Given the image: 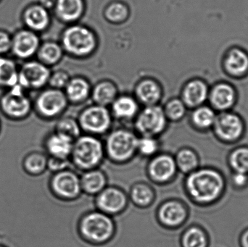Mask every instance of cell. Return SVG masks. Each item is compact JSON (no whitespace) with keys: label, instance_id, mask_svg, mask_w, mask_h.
I'll list each match as a JSON object with an SVG mask.
<instances>
[{"label":"cell","instance_id":"1","mask_svg":"<svg viewBox=\"0 0 248 247\" xmlns=\"http://www.w3.org/2000/svg\"><path fill=\"white\" fill-rule=\"evenodd\" d=\"M224 182L219 173L210 169L195 170L185 181L186 196L196 204H208L218 199Z\"/></svg>","mask_w":248,"mask_h":247},{"label":"cell","instance_id":"2","mask_svg":"<svg viewBox=\"0 0 248 247\" xmlns=\"http://www.w3.org/2000/svg\"><path fill=\"white\" fill-rule=\"evenodd\" d=\"M81 239L93 246H103L111 242L116 233V225L112 216L99 210L86 213L77 225Z\"/></svg>","mask_w":248,"mask_h":247},{"label":"cell","instance_id":"3","mask_svg":"<svg viewBox=\"0 0 248 247\" xmlns=\"http://www.w3.org/2000/svg\"><path fill=\"white\" fill-rule=\"evenodd\" d=\"M105 158L103 144L94 136H83L74 141L70 161L77 170L84 172L98 168Z\"/></svg>","mask_w":248,"mask_h":247},{"label":"cell","instance_id":"4","mask_svg":"<svg viewBox=\"0 0 248 247\" xmlns=\"http://www.w3.org/2000/svg\"><path fill=\"white\" fill-rule=\"evenodd\" d=\"M138 139L128 131L112 132L104 145L106 157L110 162L118 165L128 163L137 154Z\"/></svg>","mask_w":248,"mask_h":247},{"label":"cell","instance_id":"5","mask_svg":"<svg viewBox=\"0 0 248 247\" xmlns=\"http://www.w3.org/2000/svg\"><path fill=\"white\" fill-rule=\"evenodd\" d=\"M62 41L65 51L77 57L88 56L97 46L93 32L82 26L68 28L63 33Z\"/></svg>","mask_w":248,"mask_h":247},{"label":"cell","instance_id":"6","mask_svg":"<svg viewBox=\"0 0 248 247\" xmlns=\"http://www.w3.org/2000/svg\"><path fill=\"white\" fill-rule=\"evenodd\" d=\"M49 187L53 195L61 201H76L83 194L79 175L69 168L55 173Z\"/></svg>","mask_w":248,"mask_h":247},{"label":"cell","instance_id":"7","mask_svg":"<svg viewBox=\"0 0 248 247\" xmlns=\"http://www.w3.org/2000/svg\"><path fill=\"white\" fill-rule=\"evenodd\" d=\"M188 216L187 206L177 199L165 200L156 210L157 221L168 230H176L182 227L187 220Z\"/></svg>","mask_w":248,"mask_h":247},{"label":"cell","instance_id":"8","mask_svg":"<svg viewBox=\"0 0 248 247\" xmlns=\"http://www.w3.org/2000/svg\"><path fill=\"white\" fill-rule=\"evenodd\" d=\"M147 175L157 185H166L176 177L178 168L174 157L170 154L158 153L150 158L147 165Z\"/></svg>","mask_w":248,"mask_h":247},{"label":"cell","instance_id":"9","mask_svg":"<svg viewBox=\"0 0 248 247\" xmlns=\"http://www.w3.org/2000/svg\"><path fill=\"white\" fill-rule=\"evenodd\" d=\"M94 199L96 210L108 216L122 214L128 207L129 199L128 194L120 187L107 186Z\"/></svg>","mask_w":248,"mask_h":247},{"label":"cell","instance_id":"10","mask_svg":"<svg viewBox=\"0 0 248 247\" xmlns=\"http://www.w3.org/2000/svg\"><path fill=\"white\" fill-rule=\"evenodd\" d=\"M166 116L161 107L147 106L137 117L136 128L141 136H155L166 129Z\"/></svg>","mask_w":248,"mask_h":247},{"label":"cell","instance_id":"11","mask_svg":"<svg viewBox=\"0 0 248 247\" xmlns=\"http://www.w3.org/2000/svg\"><path fill=\"white\" fill-rule=\"evenodd\" d=\"M23 90L20 84H16L1 99V108L10 117H23L30 111V100Z\"/></svg>","mask_w":248,"mask_h":247},{"label":"cell","instance_id":"12","mask_svg":"<svg viewBox=\"0 0 248 247\" xmlns=\"http://www.w3.org/2000/svg\"><path fill=\"white\" fill-rule=\"evenodd\" d=\"M111 117L108 110L103 106L97 105L84 110L80 117L81 127L90 133L100 134L108 130Z\"/></svg>","mask_w":248,"mask_h":247},{"label":"cell","instance_id":"13","mask_svg":"<svg viewBox=\"0 0 248 247\" xmlns=\"http://www.w3.org/2000/svg\"><path fill=\"white\" fill-rule=\"evenodd\" d=\"M49 78V70L39 62H26L18 71V84L23 88H41L47 83Z\"/></svg>","mask_w":248,"mask_h":247},{"label":"cell","instance_id":"14","mask_svg":"<svg viewBox=\"0 0 248 247\" xmlns=\"http://www.w3.org/2000/svg\"><path fill=\"white\" fill-rule=\"evenodd\" d=\"M36 105L43 116L54 117L65 110L67 105V97L60 89H49L39 95Z\"/></svg>","mask_w":248,"mask_h":247},{"label":"cell","instance_id":"15","mask_svg":"<svg viewBox=\"0 0 248 247\" xmlns=\"http://www.w3.org/2000/svg\"><path fill=\"white\" fill-rule=\"evenodd\" d=\"M39 48V37L31 30H20L12 39L11 49L18 58H30L37 52Z\"/></svg>","mask_w":248,"mask_h":247},{"label":"cell","instance_id":"16","mask_svg":"<svg viewBox=\"0 0 248 247\" xmlns=\"http://www.w3.org/2000/svg\"><path fill=\"white\" fill-rule=\"evenodd\" d=\"M80 180L82 192L94 197L107 187L108 181L106 173L99 168L84 171Z\"/></svg>","mask_w":248,"mask_h":247},{"label":"cell","instance_id":"17","mask_svg":"<svg viewBox=\"0 0 248 247\" xmlns=\"http://www.w3.org/2000/svg\"><path fill=\"white\" fill-rule=\"evenodd\" d=\"M216 131L221 139L232 142L240 137L243 131V125L237 116L223 115L217 120Z\"/></svg>","mask_w":248,"mask_h":247},{"label":"cell","instance_id":"18","mask_svg":"<svg viewBox=\"0 0 248 247\" xmlns=\"http://www.w3.org/2000/svg\"><path fill=\"white\" fill-rule=\"evenodd\" d=\"M128 199L136 207L146 209L153 205L156 198L155 191L147 183L137 182L133 184L128 192Z\"/></svg>","mask_w":248,"mask_h":247},{"label":"cell","instance_id":"19","mask_svg":"<svg viewBox=\"0 0 248 247\" xmlns=\"http://www.w3.org/2000/svg\"><path fill=\"white\" fill-rule=\"evenodd\" d=\"M74 142L71 138L57 132L46 140V150L52 158L70 160Z\"/></svg>","mask_w":248,"mask_h":247},{"label":"cell","instance_id":"20","mask_svg":"<svg viewBox=\"0 0 248 247\" xmlns=\"http://www.w3.org/2000/svg\"><path fill=\"white\" fill-rule=\"evenodd\" d=\"M25 23L32 30L41 31L49 26V16L46 8L41 5L32 6L25 12Z\"/></svg>","mask_w":248,"mask_h":247},{"label":"cell","instance_id":"21","mask_svg":"<svg viewBox=\"0 0 248 247\" xmlns=\"http://www.w3.org/2000/svg\"><path fill=\"white\" fill-rule=\"evenodd\" d=\"M82 0H58L56 13L60 18L65 22L78 20L83 13Z\"/></svg>","mask_w":248,"mask_h":247},{"label":"cell","instance_id":"22","mask_svg":"<svg viewBox=\"0 0 248 247\" xmlns=\"http://www.w3.org/2000/svg\"><path fill=\"white\" fill-rule=\"evenodd\" d=\"M137 94L140 101L144 104L147 106L155 105L161 97V89L155 81L144 80L137 86Z\"/></svg>","mask_w":248,"mask_h":247},{"label":"cell","instance_id":"23","mask_svg":"<svg viewBox=\"0 0 248 247\" xmlns=\"http://www.w3.org/2000/svg\"><path fill=\"white\" fill-rule=\"evenodd\" d=\"M206 86L200 81L189 83L184 91V100L187 105L195 107L205 101L207 97Z\"/></svg>","mask_w":248,"mask_h":247},{"label":"cell","instance_id":"24","mask_svg":"<svg viewBox=\"0 0 248 247\" xmlns=\"http://www.w3.org/2000/svg\"><path fill=\"white\" fill-rule=\"evenodd\" d=\"M211 101L213 104L220 110L229 108L234 103V90L227 84H220L213 90Z\"/></svg>","mask_w":248,"mask_h":247},{"label":"cell","instance_id":"25","mask_svg":"<svg viewBox=\"0 0 248 247\" xmlns=\"http://www.w3.org/2000/svg\"><path fill=\"white\" fill-rule=\"evenodd\" d=\"M65 88L67 99L73 102L84 101L90 93V85L84 78H75L70 80Z\"/></svg>","mask_w":248,"mask_h":247},{"label":"cell","instance_id":"26","mask_svg":"<svg viewBox=\"0 0 248 247\" xmlns=\"http://www.w3.org/2000/svg\"><path fill=\"white\" fill-rule=\"evenodd\" d=\"M178 171L189 174L195 171L198 166V158L196 154L190 149H180L174 156Z\"/></svg>","mask_w":248,"mask_h":247},{"label":"cell","instance_id":"27","mask_svg":"<svg viewBox=\"0 0 248 247\" xmlns=\"http://www.w3.org/2000/svg\"><path fill=\"white\" fill-rule=\"evenodd\" d=\"M181 247H207L208 240L205 232L198 226L186 229L181 236Z\"/></svg>","mask_w":248,"mask_h":247},{"label":"cell","instance_id":"28","mask_svg":"<svg viewBox=\"0 0 248 247\" xmlns=\"http://www.w3.org/2000/svg\"><path fill=\"white\" fill-rule=\"evenodd\" d=\"M138 110V105L134 99L127 96L119 97L113 102V111L121 119H131Z\"/></svg>","mask_w":248,"mask_h":247},{"label":"cell","instance_id":"29","mask_svg":"<svg viewBox=\"0 0 248 247\" xmlns=\"http://www.w3.org/2000/svg\"><path fill=\"white\" fill-rule=\"evenodd\" d=\"M18 84V71L11 59L0 58V86L14 87Z\"/></svg>","mask_w":248,"mask_h":247},{"label":"cell","instance_id":"30","mask_svg":"<svg viewBox=\"0 0 248 247\" xmlns=\"http://www.w3.org/2000/svg\"><path fill=\"white\" fill-rule=\"evenodd\" d=\"M116 94L117 89L114 84L105 81L96 86L93 91V99L98 105L105 107L115 101Z\"/></svg>","mask_w":248,"mask_h":247},{"label":"cell","instance_id":"31","mask_svg":"<svg viewBox=\"0 0 248 247\" xmlns=\"http://www.w3.org/2000/svg\"><path fill=\"white\" fill-rule=\"evenodd\" d=\"M226 65L229 72L240 75L248 69V57L242 51L234 49L230 52Z\"/></svg>","mask_w":248,"mask_h":247},{"label":"cell","instance_id":"32","mask_svg":"<svg viewBox=\"0 0 248 247\" xmlns=\"http://www.w3.org/2000/svg\"><path fill=\"white\" fill-rule=\"evenodd\" d=\"M62 56V48L54 42L44 44L39 50V58L45 63L55 64Z\"/></svg>","mask_w":248,"mask_h":247},{"label":"cell","instance_id":"33","mask_svg":"<svg viewBox=\"0 0 248 247\" xmlns=\"http://www.w3.org/2000/svg\"><path fill=\"white\" fill-rule=\"evenodd\" d=\"M24 166L28 172L39 175L47 169V158L42 154H32L26 158Z\"/></svg>","mask_w":248,"mask_h":247},{"label":"cell","instance_id":"34","mask_svg":"<svg viewBox=\"0 0 248 247\" xmlns=\"http://www.w3.org/2000/svg\"><path fill=\"white\" fill-rule=\"evenodd\" d=\"M159 142L152 136H141L138 139L137 153L144 158H151L158 154Z\"/></svg>","mask_w":248,"mask_h":247},{"label":"cell","instance_id":"35","mask_svg":"<svg viewBox=\"0 0 248 247\" xmlns=\"http://www.w3.org/2000/svg\"><path fill=\"white\" fill-rule=\"evenodd\" d=\"M230 165L235 172L248 174V148H240L232 154Z\"/></svg>","mask_w":248,"mask_h":247},{"label":"cell","instance_id":"36","mask_svg":"<svg viewBox=\"0 0 248 247\" xmlns=\"http://www.w3.org/2000/svg\"><path fill=\"white\" fill-rule=\"evenodd\" d=\"M57 132L65 135L75 141L77 138L79 137L81 130L80 126L74 119L65 118L58 123Z\"/></svg>","mask_w":248,"mask_h":247},{"label":"cell","instance_id":"37","mask_svg":"<svg viewBox=\"0 0 248 247\" xmlns=\"http://www.w3.org/2000/svg\"><path fill=\"white\" fill-rule=\"evenodd\" d=\"M214 111L208 107H201L195 110L192 116L195 124L201 128H208L215 121Z\"/></svg>","mask_w":248,"mask_h":247},{"label":"cell","instance_id":"38","mask_svg":"<svg viewBox=\"0 0 248 247\" xmlns=\"http://www.w3.org/2000/svg\"><path fill=\"white\" fill-rule=\"evenodd\" d=\"M106 15L113 23H122L128 17V10L124 4L114 3L107 9Z\"/></svg>","mask_w":248,"mask_h":247},{"label":"cell","instance_id":"39","mask_svg":"<svg viewBox=\"0 0 248 247\" xmlns=\"http://www.w3.org/2000/svg\"><path fill=\"white\" fill-rule=\"evenodd\" d=\"M185 113V104L179 100H173L169 102L165 110L166 117L173 120H177L182 118Z\"/></svg>","mask_w":248,"mask_h":247},{"label":"cell","instance_id":"40","mask_svg":"<svg viewBox=\"0 0 248 247\" xmlns=\"http://www.w3.org/2000/svg\"><path fill=\"white\" fill-rule=\"evenodd\" d=\"M71 165L69 159H60L52 157L47 159V169L52 171L53 174L68 169Z\"/></svg>","mask_w":248,"mask_h":247},{"label":"cell","instance_id":"41","mask_svg":"<svg viewBox=\"0 0 248 247\" xmlns=\"http://www.w3.org/2000/svg\"><path fill=\"white\" fill-rule=\"evenodd\" d=\"M50 85L56 89L64 88L66 87L68 83L69 82L68 75L65 72H57L53 74L49 79Z\"/></svg>","mask_w":248,"mask_h":247},{"label":"cell","instance_id":"42","mask_svg":"<svg viewBox=\"0 0 248 247\" xmlns=\"http://www.w3.org/2000/svg\"><path fill=\"white\" fill-rule=\"evenodd\" d=\"M12 47V39L5 32L0 31V54L8 52Z\"/></svg>","mask_w":248,"mask_h":247},{"label":"cell","instance_id":"43","mask_svg":"<svg viewBox=\"0 0 248 247\" xmlns=\"http://www.w3.org/2000/svg\"><path fill=\"white\" fill-rule=\"evenodd\" d=\"M248 176L243 173L235 172L232 176L233 184L237 187H245L248 184Z\"/></svg>","mask_w":248,"mask_h":247},{"label":"cell","instance_id":"44","mask_svg":"<svg viewBox=\"0 0 248 247\" xmlns=\"http://www.w3.org/2000/svg\"><path fill=\"white\" fill-rule=\"evenodd\" d=\"M240 239L242 247H248V229L246 232H243Z\"/></svg>","mask_w":248,"mask_h":247},{"label":"cell","instance_id":"45","mask_svg":"<svg viewBox=\"0 0 248 247\" xmlns=\"http://www.w3.org/2000/svg\"><path fill=\"white\" fill-rule=\"evenodd\" d=\"M55 3V0H42V7L45 8L52 7Z\"/></svg>","mask_w":248,"mask_h":247},{"label":"cell","instance_id":"46","mask_svg":"<svg viewBox=\"0 0 248 247\" xmlns=\"http://www.w3.org/2000/svg\"></svg>","mask_w":248,"mask_h":247}]
</instances>
